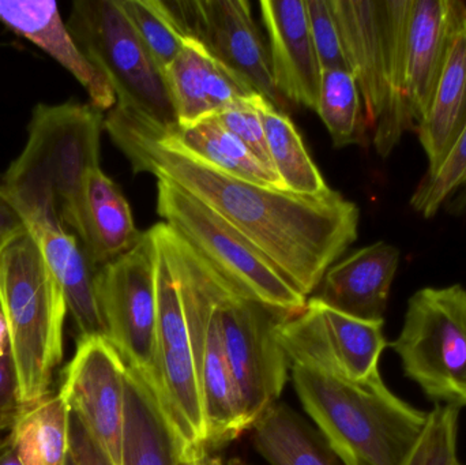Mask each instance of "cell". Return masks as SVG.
Wrapping results in <instances>:
<instances>
[{
	"instance_id": "8",
	"label": "cell",
	"mask_w": 466,
	"mask_h": 465,
	"mask_svg": "<svg viewBox=\"0 0 466 465\" xmlns=\"http://www.w3.org/2000/svg\"><path fill=\"white\" fill-rule=\"evenodd\" d=\"M157 213L218 275L249 299L289 317L306 308L307 298L258 248L174 183L157 180Z\"/></svg>"
},
{
	"instance_id": "13",
	"label": "cell",
	"mask_w": 466,
	"mask_h": 465,
	"mask_svg": "<svg viewBox=\"0 0 466 465\" xmlns=\"http://www.w3.org/2000/svg\"><path fill=\"white\" fill-rule=\"evenodd\" d=\"M156 242L157 332L155 370L147 382L183 440L190 447L207 450L201 395L179 281L168 254Z\"/></svg>"
},
{
	"instance_id": "10",
	"label": "cell",
	"mask_w": 466,
	"mask_h": 465,
	"mask_svg": "<svg viewBox=\"0 0 466 465\" xmlns=\"http://www.w3.org/2000/svg\"><path fill=\"white\" fill-rule=\"evenodd\" d=\"M212 287L224 346L249 430L279 401L287 385L290 363L277 332L289 316L249 299L213 268Z\"/></svg>"
},
{
	"instance_id": "15",
	"label": "cell",
	"mask_w": 466,
	"mask_h": 465,
	"mask_svg": "<svg viewBox=\"0 0 466 465\" xmlns=\"http://www.w3.org/2000/svg\"><path fill=\"white\" fill-rule=\"evenodd\" d=\"M127 365L104 336L81 338L60 398L114 465H122Z\"/></svg>"
},
{
	"instance_id": "26",
	"label": "cell",
	"mask_w": 466,
	"mask_h": 465,
	"mask_svg": "<svg viewBox=\"0 0 466 465\" xmlns=\"http://www.w3.org/2000/svg\"><path fill=\"white\" fill-rule=\"evenodd\" d=\"M167 133L183 149L220 171L257 185L285 190L279 175L263 166L240 139L220 125L215 115Z\"/></svg>"
},
{
	"instance_id": "29",
	"label": "cell",
	"mask_w": 466,
	"mask_h": 465,
	"mask_svg": "<svg viewBox=\"0 0 466 465\" xmlns=\"http://www.w3.org/2000/svg\"><path fill=\"white\" fill-rule=\"evenodd\" d=\"M317 112L336 147L360 144L369 134L358 82L344 68H323Z\"/></svg>"
},
{
	"instance_id": "20",
	"label": "cell",
	"mask_w": 466,
	"mask_h": 465,
	"mask_svg": "<svg viewBox=\"0 0 466 465\" xmlns=\"http://www.w3.org/2000/svg\"><path fill=\"white\" fill-rule=\"evenodd\" d=\"M127 369L122 465H209L207 450L183 440L149 382Z\"/></svg>"
},
{
	"instance_id": "9",
	"label": "cell",
	"mask_w": 466,
	"mask_h": 465,
	"mask_svg": "<svg viewBox=\"0 0 466 465\" xmlns=\"http://www.w3.org/2000/svg\"><path fill=\"white\" fill-rule=\"evenodd\" d=\"M402 370L430 400L466 407V289L460 284L423 288L408 303L404 325L390 344Z\"/></svg>"
},
{
	"instance_id": "5",
	"label": "cell",
	"mask_w": 466,
	"mask_h": 465,
	"mask_svg": "<svg viewBox=\"0 0 466 465\" xmlns=\"http://www.w3.org/2000/svg\"><path fill=\"white\" fill-rule=\"evenodd\" d=\"M0 310L22 401L29 409L51 393L68 311L65 292L29 232L0 253Z\"/></svg>"
},
{
	"instance_id": "18",
	"label": "cell",
	"mask_w": 466,
	"mask_h": 465,
	"mask_svg": "<svg viewBox=\"0 0 466 465\" xmlns=\"http://www.w3.org/2000/svg\"><path fill=\"white\" fill-rule=\"evenodd\" d=\"M465 7L461 0H410L405 38V98L416 127L431 106Z\"/></svg>"
},
{
	"instance_id": "31",
	"label": "cell",
	"mask_w": 466,
	"mask_h": 465,
	"mask_svg": "<svg viewBox=\"0 0 466 465\" xmlns=\"http://www.w3.org/2000/svg\"><path fill=\"white\" fill-rule=\"evenodd\" d=\"M465 187L466 125L441 166L431 174L424 175L413 193L410 205L416 212L430 218Z\"/></svg>"
},
{
	"instance_id": "35",
	"label": "cell",
	"mask_w": 466,
	"mask_h": 465,
	"mask_svg": "<svg viewBox=\"0 0 466 465\" xmlns=\"http://www.w3.org/2000/svg\"><path fill=\"white\" fill-rule=\"evenodd\" d=\"M26 411L10 351L0 357V455L13 447L14 434Z\"/></svg>"
},
{
	"instance_id": "37",
	"label": "cell",
	"mask_w": 466,
	"mask_h": 465,
	"mask_svg": "<svg viewBox=\"0 0 466 465\" xmlns=\"http://www.w3.org/2000/svg\"><path fill=\"white\" fill-rule=\"evenodd\" d=\"M29 232L26 221L10 197L0 187V253L8 245Z\"/></svg>"
},
{
	"instance_id": "4",
	"label": "cell",
	"mask_w": 466,
	"mask_h": 465,
	"mask_svg": "<svg viewBox=\"0 0 466 465\" xmlns=\"http://www.w3.org/2000/svg\"><path fill=\"white\" fill-rule=\"evenodd\" d=\"M348 68L358 82L367 130L388 157L416 127L405 98L410 0H330Z\"/></svg>"
},
{
	"instance_id": "30",
	"label": "cell",
	"mask_w": 466,
	"mask_h": 465,
	"mask_svg": "<svg viewBox=\"0 0 466 465\" xmlns=\"http://www.w3.org/2000/svg\"><path fill=\"white\" fill-rule=\"evenodd\" d=\"M116 2L164 76L167 68L182 49L185 38L169 21L160 0Z\"/></svg>"
},
{
	"instance_id": "2",
	"label": "cell",
	"mask_w": 466,
	"mask_h": 465,
	"mask_svg": "<svg viewBox=\"0 0 466 465\" xmlns=\"http://www.w3.org/2000/svg\"><path fill=\"white\" fill-rule=\"evenodd\" d=\"M296 393L344 465H402L429 412L397 398L380 373L366 381L292 368Z\"/></svg>"
},
{
	"instance_id": "36",
	"label": "cell",
	"mask_w": 466,
	"mask_h": 465,
	"mask_svg": "<svg viewBox=\"0 0 466 465\" xmlns=\"http://www.w3.org/2000/svg\"><path fill=\"white\" fill-rule=\"evenodd\" d=\"M70 458L76 465H114L73 412H70Z\"/></svg>"
},
{
	"instance_id": "28",
	"label": "cell",
	"mask_w": 466,
	"mask_h": 465,
	"mask_svg": "<svg viewBox=\"0 0 466 465\" xmlns=\"http://www.w3.org/2000/svg\"><path fill=\"white\" fill-rule=\"evenodd\" d=\"M13 448L24 465H67L70 409L59 393H49L19 420Z\"/></svg>"
},
{
	"instance_id": "12",
	"label": "cell",
	"mask_w": 466,
	"mask_h": 465,
	"mask_svg": "<svg viewBox=\"0 0 466 465\" xmlns=\"http://www.w3.org/2000/svg\"><path fill=\"white\" fill-rule=\"evenodd\" d=\"M277 336L290 369L356 382L380 374V359L388 347L383 322L353 318L312 297L300 313L279 325Z\"/></svg>"
},
{
	"instance_id": "1",
	"label": "cell",
	"mask_w": 466,
	"mask_h": 465,
	"mask_svg": "<svg viewBox=\"0 0 466 465\" xmlns=\"http://www.w3.org/2000/svg\"><path fill=\"white\" fill-rule=\"evenodd\" d=\"M104 130L136 174L149 172L174 183L209 207L307 299L358 239L360 210L339 191L315 198L238 179L183 149L157 123L123 106H115L104 117Z\"/></svg>"
},
{
	"instance_id": "42",
	"label": "cell",
	"mask_w": 466,
	"mask_h": 465,
	"mask_svg": "<svg viewBox=\"0 0 466 465\" xmlns=\"http://www.w3.org/2000/svg\"><path fill=\"white\" fill-rule=\"evenodd\" d=\"M67 465H76V464H74V461H73V460H71L70 456H68Z\"/></svg>"
},
{
	"instance_id": "16",
	"label": "cell",
	"mask_w": 466,
	"mask_h": 465,
	"mask_svg": "<svg viewBox=\"0 0 466 465\" xmlns=\"http://www.w3.org/2000/svg\"><path fill=\"white\" fill-rule=\"evenodd\" d=\"M271 79L285 100L317 112L322 67L307 16L306 0H263Z\"/></svg>"
},
{
	"instance_id": "23",
	"label": "cell",
	"mask_w": 466,
	"mask_h": 465,
	"mask_svg": "<svg viewBox=\"0 0 466 465\" xmlns=\"http://www.w3.org/2000/svg\"><path fill=\"white\" fill-rule=\"evenodd\" d=\"M26 224L65 292L68 311L81 338H106L96 294L97 268L90 261L81 240L59 218L51 216H35L27 218Z\"/></svg>"
},
{
	"instance_id": "22",
	"label": "cell",
	"mask_w": 466,
	"mask_h": 465,
	"mask_svg": "<svg viewBox=\"0 0 466 465\" xmlns=\"http://www.w3.org/2000/svg\"><path fill=\"white\" fill-rule=\"evenodd\" d=\"M68 229L97 269L127 253L142 237L125 194L100 167L87 172Z\"/></svg>"
},
{
	"instance_id": "43",
	"label": "cell",
	"mask_w": 466,
	"mask_h": 465,
	"mask_svg": "<svg viewBox=\"0 0 466 465\" xmlns=\"http://www.w3.org/2000/svg\"><path fill=\"white\" fill-rule=\"evenodd\" d=\"M456 465H461V464H460V461H459V463H457Z\"/></svg>"
},
{
	"instance_id": "40",
	"label": "cell",
	"mask_w": 466,
	"mask_h": 465,
	"mask_svg": "<svg viewBox=\"0 0 466 465\" xmlns=\"http://www.w3.org/2000/svg\"><path fill=\"white\" fill-rule=\"evenodd\" d=\"M456 196L457 197H454V198L451 199V210L459 213L461 212V210L466 209V187L462 188V190L460 191L459 194H456Z\"/></svg>"
},
{
	"instance_id": "41",
	"label": "cell",
	"mask_w": 466,
	"mask_h": 465,
	"mask_svg": "<svg viewBox=\"0 0 466 465\" xmlns=\"http://www.w3.org/2000/svg\"><path fill=\"white\" fill-rule=\"evenodd\" d=\"M209 465H223L220 463V461L216 460V459L210 458Z\"/></svg>"
},
{
	"instance_id": "11",
	"label": "cell",
	"mask_w": 466,
	"mask_h": 465,
	"mask_svg": "<svg viewBox=\"0 0 466 465\" xmlns=\"http://www.w3.org/2000/svg\"><path fill=\"white\" fill-rule=\"evenodd\" d=\"M106 336L127 368L150 381L157 332V242L152 228L131 250L96 272Z\"/></svg>"
},
{
	"instance_id": "19",
	"label": "cell",
	"mask_w": 466,
	"mask_h": 465,
	"mask_svg": "<svg viewBox=\"0 0 466 465\" xmlns=\"http://www.w3.org/2000/svg\"><path fill=\"white\" fill-rule=\"evenodd\" d=\"M401 253L390 243H372L339 259L323 276L315 299L363 321L383 322Z\"/></svg>"
},
{
	"instance_id": "39",
	"label": "cell",
	"mask_w": 466,
	"mask_h": 465,
	"mask_svg": "<svg viewBox=\"0 0 466 465\" xmlns=\"http://www.w3.org/2000/svg\"><path fill=\"white\" fill-rule=\"evenodd\" d=\"M0 465H24L19 460L18 455H16L14 448L11 447L10 450H5L0 455Z\"/></svg>"
},
{
	"instance_id": "27",
	"label": "cell",
	"mask_w": 466,
	"mask_h": 465,
	"mask_svg": "<svg viewBox=\"0 0 466 465\" xmlns=\"http://www.w3.org/2000/svg\"><path fill=\"white\" fill-rule=\"evenodd\" d=\"M271 164L285 190L298 196L328 197L333 193L304 147L303 138L284 112L265 101L260 106Z\"/></svg>"
},
{
	"instance_id": "6",
	"label": "cell",
	"mask_w": 466,
	"mask_h": 465,
	"mask_svg": "<svg viewBox=\"0 0 466 465\" xmlns=\"http://www.w3.org/2000/svg\"><path fill=\"white\" fill-rule=\"evenodd\" d=\"M179 281L201 395L205 447L220 448L248 431L224 346L212 287V267L168 224L152 227Z\"/></svg>"
},
{
	"instance_id": "7",
	"label": "cell",
	"mask_w": 466,
	"mask_h": 465,
	"mask_svg": "<svg viewBox=\"0 0 466 465\" xmlns=\"http://www.w3.org/2000/svg\"><path fill=\"white\" fill-rule=\"evenodd\" d=\"M66 25L82 54L111 85L116 106L167 130L177 127L163 74L116 0H76Z\"/></svg>"
},
{
	"instance_id": "38",
	"label": "cell",
	"mask_w": 466,
	"mask_h": 465,
	"mask_svg": "<svg viewBox=\"0 0 466 465\" xmlns=\"http://www.w3.org/2000/svg\"><path fill=\"white\" fill-rule=\"evenodd\" d=\"M5 354H8V330L5 316L0 310V357H5Z\"/></svg>"
},
{
	"instance_id": "21",
	"label": "cell",
	"mask_w": 466,
	"mask_h": 465,
	"mask_svg": "<svg viewBox=\"0 0 466 465\" xmlns=\"http://www.w3.org/2000/svg\"><path fill=\"white\" fill-rule=\"evenodd\" d=\"M0 22L32 41L73 74L98 111H111L116 95L106 76L87 60L51 0H0Z\"/></svg>"
},
{
	"instance_id": "33",
	"label": "cell",
	"mask_w": 466,
	"mask_h": 465,
	"mask_svg": "<svg viewBox=\"0 0 466 465\" xmlns=\"http://www.w3.org/2000/svg\"><path fill=\"white\" fill-rule=\"evenodd\" d=\"M265 101H268L265 96L257 95L249 100L233 104L228 108L216 114L215 116L221 126H224L229 133H232L236 138L240 139L246 145L247 149L263 166L274 171L268 141H266L265 126H263L262 116H260V106Z\"/></svg>"
},
{
	"instance_id": "25",
	"label": "cell",
	"mask_w": 466,
	"mask_h": 465,
	"mask_svg": "<svg viewBox=\"0 0 466 465\" xmlns=\"http://www.w3.org/2000/svg\"><path fill=\"white\" fill-rule=\"evenodd\" d=\"M249 431L255 450L270 465H344L320 431L287 404L268 407Z\"/></svg>"
},
{
	"instance_id": "32",
	"label": "cell",
	"mask_w": 466,
	"mask_h": 465,
	"mask_svg": "<svg viewBox=\"0 0 466 465\" xmlns=\"http://www.w3.org/2000/svg\"><path fill=\"white\" fill-rule=\"evenodd\" d=\"M460 409L437 404L402 465H456Z\"/></svg>"
},
{
	"instance_id": "17",
	"label": "cell",
	"mask_w": 466,
	"mask_h": 465,
	"mask_svg": "<svg viewBox=\"0 0 466 465\" xmlns=\"http://www.w3.org/2000/svg\"><path fill=\"white\" fill-rule=\"evenodd\" d=\"M177 127H188L233 104L260 95L238 71L216 59L199 41L185 38L164 73Z\"/></svg>"
},
{
	"instance_id": "3",
	"label": "cell",
	"mask_w": 466,
	"mask_h": 465,
	"mask_svg": "<svg viewBox=\"0 0 466 465\" xmlns=\"http://www.w3.org/2000/svg\"><path fill=\"white\" fill-rule=\"evenodd\" d=\"M103 130V112L92 104L35 106L26 145L0 185L25 221L51 216L70 227L85 177L100 167Z\"/></svg>"
},
{
	"instance_id": "34",
	"label": "cell",
	"mask_w": 466,
	"mask_h": 465,
	"mask_svg": "<svg viewBox=\"0 0 466 465\" xmlns=\"http://www.w3.org/2000/svg\"><path fill=\"white\" fill-rule=\"evenodd\" d=\"M309 30L320 67L348 68L330 0H306Z\"/></svg>"
},
{
	"instance_id": "24",
	"label": "cell",
	"mask_w": 466,
	"mask_h": 465,
	"mask_svg": "<svg viewBox=\"0 0 466 465\" xmlns=\"http://www.w3.org/2000/svg\"><path fill=\"white\" fill-rule=\"evenodd\" d=\"M465 125L466 7L454 32L431 106L416 127L419 141L429 158L426 174H431L441 166Z\"/></svg>"
},
{
	"instance_id": "14",
	"label": "cell",
	"mask_w": 466,
	"mask_h": 465,
	"mask_svg": "<svg viewBox=\"0 0 466 465\" xmlns=\"http://www.w3.org/2000/svg\"><path fill=\"white\" fill-rule=\"evenodd\" d=\"M183 38L199 41L209 54L238 71L282 111L284 98L271 79L268 48L247 0H160Z\"/></svg>"
}]
</instances>
